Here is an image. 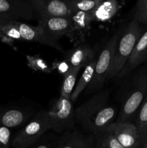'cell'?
I'll list each match as a JSON object with an SVG mask.
<instances>
[{"label": "cell", "instance_id": "obj_10", "mask_svg": "<svg viewBox=\"0 0 147 148\" xmlns=\"http://www.w3.org/2000/svg\"><path fill=\"white\" fill-rule=\"evenodd\" d=\"M37 26L52 41L58 43L59 38L68 36L71 28V19L68 17H41Z\"/></svg>", "mask_w": 147, "mask_h": 148}, {"label": "cell", "instance_id": "obj_13", "mask_svg": "<svg viewBox=\"0 0 147 148\" xmlns=\"http://www.w3.org/2000/svg\"><path fill=\"white\" fill-rule=\"evenodd\" d=\"M55 148H95L93 136L72 130L58 136Z\"/></svg>", "mask_w": 147, "mask_h": 148}, {"label": "cell", "instance_id": "obj_3", "mask_svg": "<svg viewBox=\"0 0 147 148\" xmlns=\"http://www.w3.org/2000/svg\"><path fill=\"white\" fill-rule=\"evenodd\" d=\"M144 32L142 25L132 20L121 30L120 36L115 46L107 79L118 77L131 56L135 44Z\"/></svg>", "mask_w": 147, "mask_h": 148}, {"label": "cell", "instance_id": "obj_25", "mask_svg": "<svg viewBox=\"0 0 147 148\" xmlns=\"http://www.w3.org/2000/svg\"><path fill=\"white\" fill-rule=\"evenodd\" d=\"M57 137L53 133H46L40 140L25 148H55Z\"/></svg>", "mask_w": 147, "mask_h": 148}, {"label": "cell", "instance_id": "obj_26", "mask_svg": "<svg viewBox=\"0 0 147 148\" xmlns=\"http://www.w3.org/2000/svg\"><path fill=\"white\" fill-rule=\"evenodd\" d=\"M12 137L10 129L0 127V148H12Z\"/></svg>", "mask_w": 147, "mask_h": 148}, {"label": "cell", "instance_id": "obj_17", "mask_svg": "<svg viewBox=\"0 0 147 148\" xmlns=\"http://www.w3.org/2000/svg\"><path fill=\"white\" fill-rule=\"evenodd\" d=\"M96 63L97 58H95L84 67V70L82 75H81L78 82L76 83L75 88L72 92L71 96V100L73 103L77 100L80 94L86 89V87L90 83L92 77H93L94 72H95Z\"/></svg>", "mask_w": 147, "mask_h": 148}, {"label": "cell", "instance_id": "obj_6", "mask_svg": "<svg viewBox=\"0 0 147 148\" xmlns=\"http://www.w3.org/2000/svg\"><path fill=\"white\" fill-rule=\"evenodd\" d=\"M121 30L115 33L105 43V46L98 57L95 65L93 77L89 85L86 87V93H96L102 90V88L107 80L108 72L112 62V56L115 51V46L120 36Z\"/></svg>", "mask_w": 147, "mask_h": 148}, {"label": "cell", "instance_id": "obj_5", "mask_svg": "<svg viewBox=\"0 0 147 148\" xmlns=\"http://www.w3.org/2000/svg\"><path fill=\"white\" fill-rule=\"evenodd\" d=\"M71 99L60 97L53 101L48 109L50 129L58 134L74 130L75 125V112Z\"/></svg>", "mask_w": 147, "mask_h": 148}, {"label": "cell", "instance_id": "obj_4", "mask_svg": "<svg viewBox=\"0 0 147 148\" xmlns=\"http://www.w3.org/2000/svg\"><path fill=\"white\" fill-rule=\"evenodd\" d=\"M50 129L48 110H42L12 137V148H25L40 140Z\"/></svg>", "mask_w": 147, "mask_h": 148}, {"label": "cell", "instance_id": "obj_21", "mask_svg": "<svg viewBox=\"0 0 147 148\" xmlns=\"http://www.w3.org/2000/svg\"><path fill=\"white\" fill-rule=\"evenodd\" d=\"M82 67H69L65 73L63 77V83L61 88V95L64 98L71 99V96L73 92L76 82V78L80 72Z\"/></svg>", "mask_w": 147, "mask_h": 148}, {"label": "cell", "instance_id": "obj_19", "mask_svg": "<svg viewBox=\"0 0 147 148\" xmlns=\"http://www.w3.org/2000/svg\"><path fill=\"white\" fill-rule=\"evenodd\" d=\"M118 1H102L97 8L92 12L94 21H106L112 18L118 11Z\"/></svg>", "mask_w": 147, "mask_h": 148}, {"label": "cell", "instance_id": "obj_16", "mask_svg": "<svg viewBox=\"0 0 147 148\" xmlns=\"http://www.w3.org/2000/svg\"><path fill=\"white\" fill-rule=\"evenodd\" d=\"M16 25L20 31L22 40L36 42V43L46 45L50 47H53L61 51H63V49L59 43L50 40L37 25H30L21 21H16Z\"/></svg>", "mask_w": 147, "mask_h": 148}, {"label": "cell", "instance_id": "obj_1", "mask_svg": "<svg viewBox=\"0 0 147 148\" xmlns=\"http://www.w3.org/2000/svg\"><path fill=\"white\" fill-rule=\"evenodd\" d=\"M75 120L84 133L94 135L115 122L117 110L110 102L108 90L94 94L86 102L75 108Z\"/></svg>", "mask_w": 147, "mask_h": 148}, {"label": "cell", "instance_id": "obj_20", "mask_svg": "<svg viewBox=\"0 0 147 148\" xmlns=\"http://www.w3.org/2000/svg\"><path fill=\"white\" fill-rule=\"evenodd\" d=\"M92 136L95 148H124L113 134L107 128L98 132Z\"/></svg>", "mask_w": 147, "mask_h": 148}, {"label": "cell", "instance_id": "obj_23", "mask_svg": "<svg viewBox=\"0 0 147 148\" xmlns=\"http://www.w3.org/2000/svg\"><path fill=\"white\" fill-rule=\"evenodd\" d=\"M135 124L138 129L142 146V142L147 130V95L137 112Z\"/></svg>", "mask_w": 147, "mask_h": 148}, {"label": "cell", "instance_id": "obj_11", "mask_svg": "<svg viewBox=\"0 0 147 148\" xmlns=\"http://www.w3.org/2000/svg\"><path fill=\"white\" fill-rule=\"evenodd\" d=\"M32 111L0 106V127H22L34 116Z\"/></svg>", "mask_w": 147, "mask_h": 148}, {"label": "cell", "instance_id": "obj_27", "mask_svg": "<svg viewBox=\"0 0 147 148\" xmlns=\"http://www.w3.org/2000/svg\"><path fill=\"white\" fill-rule=\"evenodd\" d=\"M141 148H147V130L146 132L145 136H144V140L142 142V146H141Z\"/></svg>", "mask_w": 147, "mask_h": 148}, {"label": "cell", "instance_id": "obj_2", "mask_svg": "<svg viewBox=\"0 0 147 148\" xmlns=\"http://www.w3.org/2000/svg\"><path fill=\"white\" fill-rule=\"evenodd\" d=\"M120 90V108L116 121H131L147 95V66L125 77Z\"/></svg>", "mask_w": 147, "mask_h": 148}, {"label": "cell", "instance_id": "obj_22", "mask_svg": "<svg viewBox=\"0 0 147 148\" xmlns=\"http://www.w3.org/2000/svg\"><path fill=\"white\" fill-rule=\"evenodd\" d=\"M71 14L92 12L102 3V0H67Z\"/></svg>", "mask_w": 147, "mask_h": 148}, {"label": "cell", "instance_id": "obj_18", "mask_svg": "<svg viewBox=\"0 0 147 148\" xmlns=\"http://www.w3.org/2000/svg\"><path fill=\"white\" fill-rule=\"evenodd\" d=\"M0 40L7 43L22 40L16 21L0 20Z\"/></svg>", "mask_w": 147, "mask_h": 148}, {"label": "cell", "instance_id": "obj_8", "mask_svg": "<svg viewBox=\"0 0 147 148\" xmlns=\"http://www.w3.org/2000/svg\"><path fill=\"white\" fill-rule=\"evenodd\" d=\"M124 148H141L138 129L132 121H116L107 127Z\"/></svg>", "mask_w": 147, "mask_h": 148}, {"label": "cell", "instance_id": "obj_9", "mask_svg": "<svg viewBox=\"0 0 147 148\" xmlns=\"http://www.w3.org/2000/svg\"><path fill=\"white\" fill-rule=\"evenodd\" d=\"M35 14L41 17H68L71 10L67 0H29Z\"/></svg>", "mask_w": 147, "mask_h": 148}, {"label": "cell", "instance_id": "obj_14", "mask_svg": "<svg viewBox=\"0 0 147 148\" xmlns=\"http://www.w3.org/2000/svg\"><path fill=\"white\" fill-rule=\"evenodd\" d=\"M71 19V28L68 37L71 41H77L79 44L85 39L87 32L91 28V23L94 21L92 12L73 13L70 16Z\"/></svg>", "mask_w": 147, "mask_h": 148}, {"label": "cell", "instance_id": "obj_15", "mask_svg": "<svg viewBox=\"0 0 147 148\" xmlns=\"http://www.w3.org/2000/svg\"><path fill=\"white\" fill-rule=\"evenodd\" d=\"M96 51L89 44L81 43L65 53V58L69 67H85L96 58Z\"/></svg>", "mask_w": 147, "mask_h": 148}, {"label": "cell", "instance_id": "obj_7", "mask_svg": "<svg viewBox=\"0 0 147 148\" xmlns=\"http://www.w3.org/2000/svg\"><path fill=\"white\" fill-rule=\"evenodd\" d=\"M35 16L29 0H0V20H30Z\"/></svg>", "mask_w": 147, "mask_h": 148}, {"label": "cell", "instance_id": "obj_12", "mask_svg": "<svg viewBox=\"0 0 147 148\" xmlns=\"http://www.w3.org/2000/svg\"><path fill=\"white\" fill-rule=\"evenodd\" d=\"M147 61V29L143 33L134 47L125 66L117 77L122 79Z\"/></svg>", "mask_w": 147, "mask_h": 148}, {"label": "cell", "instance_id": "obj_24", "mask_svg": "<svg viewBox=\"0 0 147 148\" xmlns=\"http://www.w3.org/2000/svg\"><path fill=\"white\" fill-rule=\"evenodd\" d=\"M133 20L141 25H147V0H139L137 1L134 9Z\"/></svg>", "mask_w": 147, "mask_h": 148}]
</instances>
